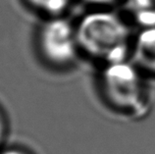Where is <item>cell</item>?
I'll return each instance as SVG.
<instances>
[{
	"instance_id": "obj_7",
	"label": "cell",
	"mask_w": 155,
	"mask_h": 154,
	"mask_svg": "<svg viewBox=\"0 0 155 154\" xmlns=\"http://www.w3.org/2000/svg\"><path fill=\"white\" fill-rule=\"evenodd\" d=\"M92 8H113L117 9L122 0H84Z\"/></svg>"
},
{
	"instance_id": "obj_6",
	"label": "cell",
	"mask_w": 155,
	"mask_h": 154,
	"mask_svg": "<svg viewBox=\"0 0 155 154\" xmlns=\"http://www.w3.org/2000/svg\"><path fill=\"white\" fill-rule=\"evenodd\" d=\"M27 4L38 13L46 18L64 16L74 0H25Z\"/></svg>"
},
{
	"instance_id": "obj_5",
	"label": "cell",
	"mask_w": 155,
	"mask_h": 154,
	"mask_svg": "<svg viewBox=\"0 0 155 154\" xmlns=\"http://www.w3.org/2000/svg\"><path fill=\"white\" fill-rule=\"evenodd\" d=\"M117 10L136 31L155 28V0H122Z\"/></svg>"
},
{
	"instance_id": "obj_3",
	"label": "cell",
	"mask_w": 155,
	"mask_h": 154,
	"mask_svg": "<svg viewBox=\"0 0 155 154\" xmlns=\"http://www.w3.org/2000/svg\"><path fill=\"white\" fill-rule=\"evenodd\" d=\"M36 44L44 62L53 68H68L81 55L75 24L65 16L46 18L38 31Z\"/></svg>"
},
{
	"instance_id": "obj_8",
	"label": "cell",
	"mask_w": 155,
	"mask_h": 154,
	"mask_svg": "<svg viewBox=\"0 0 155 154\" xmlns=\"http://www.w3.org/2000/svg\"><path fill=\"white\" fill-rule=\"evenodd\" d=\"M8 136V121L5 114L0 109V149H1Z\"/></svg>"
},
{
	"instance_id": "obj_9",
	"label": "cell",
	"mask_w": 155,
	"mask_h": 154,
	"mask_svg": "<svg viewBox=\"0 0 155 154\" xmlns=\"http://www.w3.org/2000/svg\"><path fill=\"white\" fill-rule=\"evenodd\" d=\"M0 154H34V153L23 146L11 145V146H3L0 149Z\"/></svg>"
},
{
	"instance_id": "obj_1",
	"label": "cell",
	"mask_w": 155,
	"mask_h": 154,
	"mask_svg": "<svg viewBox=\"0 0 155 154\" xmlns=\"http://www.w3.org/2000/svg\"><path fill=\"white\" fill-rule=\"evenodd\" d=\"M81 55L98 70L130 60L134 31L117 9L92 8L75 23Z\"/></svg>"
},
{
	"instance_id": "obj_4",
	"label": "cell",
	"mask_w": 155,
	"mask_h": 154,
	"mask_svg": "<svg viewBox=\"0 0 155 154\" xmlns=\"http://www.w3.org/2000/svg\"><path fill=\"white\" fill-rule=\"evenodd\" d=\"M130 61L155 83V28L136 31Z\"/></svg>"
},
{
	"instance_id": "obj_2",
	"label": "cell",
	"mask_w": 155,
	"mask_h": 154,
	"mask_svg": "<svg viewBox=\"0 0 155 154\" xmlns=\"http://www.w3.org/2000/svg\"><path fill=\"white\" fill-rule=\"evenodd\" d=\"M152 84L130 60L99 69L101 98L108 108L129 118H140L151 109Z\"/></svg>"
}]
</instances>
